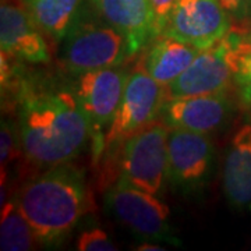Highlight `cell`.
<instances>
[{"label":"cell","instance_id":"cell-5","mask_svg":"<svg viewBox=\"0 0 251 251\" xmlns=\"http://www.w3.org/2000/svg\"><path fill=\"white\" fill-rule=\"evenodd\" d=\"M128 74L122 66L109 67L80 74L73 85L88 123L94 165L103 158L105 137L120 105Z\"/></svg>","mask_w":251,"mask_h":251},{"label":"cell","instance_id":"cell-13","mask_svg":"<svg viewBox=\"0 0 251 251\" xmlns=\"http://www.w3.org/2000/svg\"><path fill=\"white\" fill-rule=\"evenodd\" d=\"M95 11L126 39L131 54L155 38L151 0H91Z\"/></svg>","mask_w":251,"mask_h":251},{"label":"cell","instance_id":"cell-19","mask_svg":"<svg viewBox=\"0 0 251 251\" xmlns=\"http://www.w3.org/2000/svg\"><path fill=\"white\" fill-rule=\"evenodd\" d=\"M23 153L21 137L18 122L11 119H1L0 128V162H1V173H7V168L13 161H16L18 155Z\"/></svg>","mask_w":251,"mask_h":251},{"label":"cell","instance_id":"cell-16","mask_svg":"<svg viewBox=\"0 0 251 251\" xmlns=\"http://www.w3.org/2000/svg\"><path fill=\"white\" fill-rule=\"evenodd\" d=\"M36 25L56 44L62 41L85 14L88 0H18Z\"/></svg>","mask_w":251,"mask_h":251},{"label":"cell","instance_id":"cell-7","mask_svg":"<svg viewBox=\"0 0 251 251\" xmlns=\"http://www.w3.org/2000/svg\"><path fill=\"white\" fill-rule=\"evenodd\" d=\"M165 99V87L145 72L143 64L130 73L120 105L105 137L103 156L117 152L126 138L161 116Z\"/></svg>","mask_w":251,"mask_h":251},{"label":"cell","instance_id":"cell-22","mask_svg":"<svg viewBox=\"0 0 251 251\" xmlns=\"http://www.w3.org/2000/svg\"><path fill=\"white\" fill-rule=\"evenodd\" d=\"M153 10V28H155V38L161 35L168 24L172 10L177 0H151Z\"/></svg>","mask_w":251,"mask_h":251},{"label":"cell","instance_id":"cell-14","mask_svg":"<svg viewBox=\"0 0 251 251\" xmlns=\"http://www.w3.org/2000/svg\"><path fill=\"white\" fill-rule=\"evenodd\" d=\"M222 186L234 209H251V123L242 125L232 135L225 155Z\"/></svg>","mask_w":251,"mask_h":251},{"label":"cell","instance_id":"cell-3","mask_svg":"<svg viewBox=\"0 0 251 251\" xmlns=\"http://www.w3.org/2000/svg\"><path fill=\"white\" fill-rule=\"evenodd\" d=\"M133 56L123 35L97 13L87 11L62 41L63 69L72 75L122 66Z\"/></svg>","mask_w":251,"mask_h":251},{"label":"cell","instance_id":"cell-11","mask_svg":"<svg viewBox=\"0 0 251 251\" xmlns=\"http://www.w3.org/2000/svg\"><path fill=\"white\" fill-rule=\"evenodd\" d=\"M230 115L227 90L166 99L161 110L162 122L169 128H181L211 134L221 128Z\"/></svg>","mask_w":251,"mask_h":251},{"label":"cell","instance_id":"cell-20","mask_svg":"<svg viewBox=\"0 0 251 251\" xmlns=\"http://www.w3.org/2000/svg\"><path fill=\"white\" fill-rule=\"evenodd\" d=\"M74 249L78 251H116L117 246L103 229L90 227L81 232Z\"/></svg>","mask_w":251,"mask_h":251},{"label":"cell","instance_id":"cell-18","mask_svg":"<svg viewBox=\"0 0 251 251\" xmlns=\"http://www.w3.org/2000/svg\"><path fill=\"white\" fill-rule=\"evenodd\" d=\"M233 82L243 103L251 108V45L244 36L236 53Z\"/></svg>","mask_w":251,"mask_h":251},{"label":"cell","instance_id":"cell-9","mask_svg":"<svg viewBox=\"0 0 251 251\" xmlns=\"http://www.w3.org/2000/svg\"><path fill=\"white\" fill-rule=\"evenodd\" d=\"M168 183L176 191L191 196L211 179L215 165V147L209 134L171 128L168 138Z\"/></svg>","mask_w":251,"mask_h":251},{"label":"cell","instance_id":"cell-4","mask_svg":"<svg viewBox=\"0 0 251 251\" xmlns=\"http://www.w3.org/2000/svg\"><path fill=\"white\" fill-rule=\"evenodd\" d=\"M169 127L152 122L119 147V177L137 188L159 196L169 176Z\"/></svg>","mask_w":251,"mask_h":251},{"label":"cell","instance_id":"cell-23","mask_svg":"<svg viewBox=\"0 0 251 251\" xmlns=\"http://www.w3.org/2000/svg\"><path fill=\"white\" fill-rule=\"evenodd\" d=\"M138 251H161L165 250V247L159 244V242H152V240H144L143 243L138 244V247L135 249Z\"/></svg>","mask_w":251,"mask_h":251},{"label":"cell","instance_id":"cell-21","mask_svg":"<svg viewBox=\"0 0 251 251\" xmlns=\"http://www.w3.org/2000/svg\"><path fill=\"white\" fill-rule=\"evenodd\" d=\"M219 3L237 27L251 25V0H219Z\"/></svg>","mask_w":251,"mask_h":251},{"label":"cell","instance_id":"cell-8","mask_svg":"<svg viewBox=\"0 0 251 251\" xmlns=\"http://www.w3.org/2000/svg\"><path fill=\"white\" fill-rule=\"evenodd\" d=\"M242 39L239 31H230L215 45L200 50L187 69L165 87L166 99L227 90L233 82L234 60Z\"/></svg>","mask_w":251,"mask_h":251},{"label":"cell","instance_id":"cell-17","mask_svg":"<svg viewBox=\"0 0 251 251\" xmlns=\"http://www.w3.org/2000/svg\"><path fill=\"white\" fill-rule=\"evenodd\" d=\"M0 206V249L3 251L34 250L38 242L18 205L16 194L9 196Z\"/></svg>","mask_w":251,"mask_h":251},{"label":"cell","instance_id":"cell-12","mask_svg":"<svg viewBox=\"0 0 251 251\" xmlns=\"http://www.w3.org/2000/svg\"><path fill=\"white\" fill-rule=\"evenodd\" d=\"M0 45L3 53L23 63L45 64L52 57L46 35L20 1H1Z\"/></svg>","mask_w":251,"mask_h":251},{"label":"cell","instance_id":"cell-15","mask_svg":"<svg viewBox=\"0 0 251 251\" xmlns=\"http://www.w3.org/2000/svg\"><path fill=\"white\" fill-rule=\"evenodd\" d=\"M200 49L173 36L153 38L144 56L143 67L162 87H168L197 57Z\"/></svg>","mask_w":251,"mask_h":251},{"label":"cell","instance_id":"cell-24","mask_svg":"<svg viewBox=\"0 0 251 251\" xmlns=\"http://www.w3.org/2000/svg\"><path fill=\"white\" fill-rule=\"evenodd\" d=\"M246 38H247V41H249V44H250V45H251V32H250V35L246 36Z\"/></svg>","mask_w":251,"mask_h":251},{"label":"cell","instance_id":"cell-6","mask_svg":"<svg viewBox=\"0 0 251 251\" xmlns=\"http://www.w3.org/2000/svg\"><path fill=\"white\" fill-rule=\"evenodd\" d=\"M105 205L137 237L171 246L181 244L171 226L169 206L162 202L159 196L134 187L117 177L105 194Z\"/></svg>","mask_w":251,"mask_h":251},{"label":"cell","instance_id":"cell-1","mask_svg":"<svg viewBox=\"0 0 251 251\" xmlns=\"http://www.w3.org/2000/svg\"><path fill=\"white\" fill-rule=\"evenodd\" d=\"M16 103L23 155L36 168L73 162L91 143L88 123L73 88L23 78Z\"/></svg>","mask_w":251,"mask_h":251},{"label":"cell","instance_id":"cell-2","mask_svg":"<svg viewBox=\"0 0 251 251\" xmlns=\"http://www.w3.org/2000/svg\"><path fill=\"white\" fill-rule=\"evenodd\" d=\"M36 242L56 249L90 209L85 172L72 162L44 169L14 191Z\"/></svg>","mask_w":251,"mask_h":251},{"label":"cell","instance_id":"cell-10","mask_svg":"<svg viewBox=\"0 0 251 251\" xmlns=\"http://www.w3.org/2000/svg\"><path fill=\"white\" fill-rule=\"evenodd\" d=\"M230 31L233 21L219 0H177L162 34L204 50Z\"/></svg>","mask_w":251,"mask_h":251}]
</instances>
